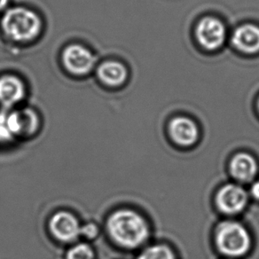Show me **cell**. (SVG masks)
<instances>
[{
    "instance_id": "1",
    "label": "cell",
    "mask_w": 259,
    "mask_h": 259,
    "mask_svg": "<svg viewBox=\"0 0 259 259\" xmlns=\"http://www.w3.org/2000/svg\"><path fill=\"white\" fill-rule=\"evenodd\" d=\"M107 229L116 244L127 248L140 247L149 235L144 218L131 209H120L112 213L107 222Z\"/></svg>"
},
{
    "instance_id": "2",
    "label": "cell",
    "mask_w": 259,
    "mask_h": 259,
    "mask_svg": "<svg viewBox=\"0 0 259 259\" xmlns=\"http://www.w3.org/2000/svg\"><path fill=\"white\" fill-rule=\"evenodd\" d=\"M5 34L15 41L35 38L41 29V20L34 12L24 8L9 9L2 19Z\"/></svg>"
},
{
    "instance_id": "3",
    "label": "cell",
    "mask_w": 259,
    "mask_h": 259,
    "mask_svg": "<svg viewBox=\"0 0 259 259\" xmlns=\"http://www.w3.org/2000/svg\"><path fill=\"white\" fill-rule=\"evenodd\" d=\"M216 243L221 253L228 256H241L250 247L247 229L235 221H225L217 228Z\"/></svg>"
},
{
    "instance_id": "4",
    "label": "cell",
    "mask_w": 259,
    "mask_h": 259,
    "mask_svg": "<svg viewBox=\"0 0 259 259\" xmlns=\"http://www.w3.org/2000/svg\"><path fill=\"white\" fill-rule=\"evenodd\" d=\"M62 61L69 72L75 75H84L94 68L96 58L85 47L71 45L63 51Z\"/></svg>"
},
{
    "instance_id": "5",
    "label": "cell",
    "mask_w": 259,
    "mask_h": 259,
    "mask_svg": "<svg viewBox=\"0 0 259 259\" xmlns=\"http://www.w3.org/2000/svg\"><path fill=\"white\" fill-rule=\"evenodd\" d=\"M51 233L58 241L70 242L81 235V226L76 217L67 211L55 213L49 222Z\"/></svg>"
},
{
    "instance_id": "6",
    "label": "cell",
    "mask_w": 259,
    "mask_h": 259,
    "mask_svg": "<svg viewBox=\"0 0 259 259\" xmlns=\"http://www.w3.org/2000/svg\"><path fill=\"white\" fill-rule=\"evenodd\" d=\"M218 208L226 214H236L244 209L248 202V194L243 187L229 184L220 189L217 195Z\"/></svg>"
},
{
    "instance_id": "7",
    "label": "cell",
    "mask_w": 259,
    "mask_h": 259,
    "mask_svg": "<svg viewBox=\"0 0 259 259\" xmlns=\"http://www.w3.org/2000/svg\"><path fill=\"white\" fill-rule=\"evenodd\" d=\"M199 43L209 50H214L222 46L226 37V29L220 20L206 17L199 22L196 29Z\"/></svg>"
},
{
    "instance_id": "8",
    "label": "cell",
    "mask_w": 259,
    "mask_h": 259,
    "mask_svg": "<svg viewBox=\"0 0 259 259\" xmlns=\"http://www.w3.org/2000/svg\"><path fill=\"white\" fill-rule=\"evenodd\" d=\"M169 130L170 137L180 146L189 147L198 139L197 126L187 117H176L171 120Z\"/></svg>"
},
{
    "instance_id": "9",
    "label": "cell",
    "mask_w": 259,
    "mask_h": 259,
    "mask_svg": "<svg viewBox=\"0 0 259 259\" xmlns=\"http://www.w3.org/2000/svg\"><path fill=\"white\" fill-rule=\"evenodd\" d=\"M232 42L238 50L246 54L259 51V28L255 25H243L235 29Z\"/></svg>"
},
{
    "instance_id": "10",
    "label": "cell",
    "mask_w": 259,
    "mask_h": 259,
    "mask_svg": "<svg viewBox=\"0 0 259 259\" xmlns=\"http://www.w3.org/2000/svg\"><path fill=\"white\" fill-rule=\"evenodd\" d=\"M25 94V87L21 79L15 76L0 77V103L7 107L22 101Z\"/></svg>"
},
{
    "instance_id": "11",
    "label": "cell",
    "mask_w": 259,
    "mask_h": 259,
    "mask_svg": "<svg viewBox=\"0 0 259 259\" xmlns=\"http://www.w3.org/2000/svg\"><path fill=\"white\" fill-rule=\"evenodd\" d=\"M230 171L235 180L241 182H248L255 178L257 164L253 156L246 153H241L232 159Z\"/></svg>"
},
{
    "instance_id": "12",
    "label": "cell",
    "mask_w": 259,
    "mask_h": 259,
    "mask_svg": "<svg viewBox=\"0 0 259 259\" xmlns=\"http://www.w3.org/2000/svg\"><path fill=\"white\" fill-rule=\"evenodd\" d=\"M38 124L36 114L30 109L12 113L7 118V127L12 134L32 133Z\"/></svg>"
},
{
    "instance_id": "13",
    "label": "cell",
    "mask_w": 259,
    "mask_h": 259,
    "mask_svg": "<svg viewBox=\"0 0 259 259\" xmlns=\"http://www.w3.org/2000/svg\"><path fill=\"white\" fill-rule=\"evenodd\" d=\"M98 76L108 85H118L125 81L127 70L118 61H106L98 68Z\"/></svg>"
},
{
    "instance_id": "14",
    "label": "cell",
    "mask_w": 259,
    "mask_h": 259,
    "mask_svg": "<svg viewBox=\"0 0 259 259\" xmlns=\"http://www.w3.org/2000/svg\"><path fill=\"white\" fill-rule=\"evenodd\" d=\"M138 259H175V255L168 247L155 245L146 248Z\"/></svg>"
},
{
    "instance_id": "15",
    "label": "cell",
    "mask_w": 259,
    "mask_h": 259,
    "mask_svg": "<svg viewBox=\"0 0 259 259\" xmlns=\"http://www.w3.org/2000/svg\"><path fill=\"white\" fill-rule=\"evenodd\" d=\"M67 259H94V250L87 243H79L69 249Z\"/></svg>"
},
{
    "instance_id": "16",
    "label": "cell",
    "mask_w": 259,
    "mask_h": 259,
    "mask_svg": "<svg viewBox=\"0 0 259 259\" xmlns=\"http://www.w3.org/2000/svg\"><path fill=\"white\" fill-rule=\"evenodd\" d=\"M99 234V228L95 224H87L81 227V235L88 239H94Z\"/></svg>"
},
{
    "instance_id": "17",
    "label": "cell",
    "mask_w": 259,
    "mask_h": 259,
    "mask_svg": "<svg viewBox=\"0 0 259 259\" xmlns=\"http://www.w3.org/2000/svg\"><path fill=\"white\" fill-rule=\"evenodd\" d=\"M250 194L254 198L259 200V180L252 184L250 187Z\"/></svg>"
},
{
    "instance_id": "18",
    "label": "cell",
    "mask_w": 259,
    "mask_h": 259,
    "mask_svg": "<svg viewBox=\"0 0 259 259\" xmlns=\"http://www.w3.org/2000/svg\"><path fill=\"white\" fill-rule=\"evenodd\" d=\"M8 4V0H0V10L4 9Z\"/></svg>"
},
{
    "instance_id": "19",
    "label": "cell",
    "mask_w": 259,
    "mask_h": 259,
    "mask_svg": "<svg viewBox=\"0 0 259 259\" xmlns=\"http://www.w3.org/2000/svg\"><path fill=\"white\" fill-rule=\"evenodd\" d=\"M258 107H259V103H258Z\"/></svg>"
}]
</instances>
